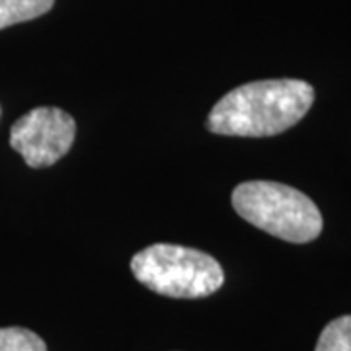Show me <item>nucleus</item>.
Wrapping results in <instances>:
<instances>
[{"mask_svg": "<svg viewBox=\"0 0 351 351\" xmlns=\"http://www.w3.org/2000/svg\"><path fill=\"white\" fill-rule=\"evenodd\" d=\"M314 104L304 80H256L230 90L213 106L207 129L226 137H274L295 127Z\"/></svg>", "mask_w": 351, "mask_h": 351, "instance_id": "1", "label": "nucleus"}, {"mask_svg": "<svg viewBox=\"0 0 351 351\" xmlns=\"http://www.w3.org/2000/svg\"><path fill=\"white\" fill-rule=\"evenodd\" d=\"M232 207L256 228L293 244L313 242L324 226L320 209L308 195L279 182L239 184L232 191Z\"/></svg>", "mask_w": 351, "mask_h": 351, "instance_id": "2", "label": "nucleus"}, {"mask_svg": "<svg viewBox=\"0 0 351 351\" xmlns=\"http://www.w3.org/2000/svg\"><path fill=\"white\" fill-rule=\"evenodd\" d=\"M131 271L138 283L172 299H203L225 283V271L213 256L178 244H152L137 252Z\"/></svg>", "mask_w": 351, "mask_h": 351, "instance_id": "3", "label": "nucleus"}, {"mask_svg": "<svg viewBox=\"0 0 351 351\" xmlns=\"http://www.w3.org/2000/svg\"><path fill=\"white\" fill-rule=\"evenodd\" d=\"M76 121L59 108H36L22 115L10 129V147L29 168H47L71 151Z\"/></svg>", "mask_w": 351, "mask_h": 351, "instance_id": "4", "label": "nucleus"}, {"mask_svg": "<svg viewBox=\"0 0 351 351\" xmlns=\"http://www.w3.org/2000/svg\"><path fill=\"white\" fill-rule=\"evenodd\" d=\"M55 0H0V29L24 24L47 14Z\"/></svg>", "mask_w": 351, "mask_h": 351, "instance_id": "5", "label": "nucleus"}, {"mask_svg": "<svg viewBox=\"0 0 351 351\" xmlns=\"http://www.w3.org/2000/svg\"><path fill=\"white\" fill-rule=\"evenodd\" d=\"M314 351H351V314L328 322Z\"/></svg>", "mask_w": 351, "mask_h": 351, "instance_id": "6", "label": "nucleus"}, {"mask_svg": "<svg viewBox=\"0 0 351 351\" xmlns=\"http://www.w3.org/2000/svg\"><path fill=\"white\" fill-rule=\"evenodd\" d=\"M0 351H47V346L32 330L0 328Z\"/></svg>", "mask_w": 351, "mask_h": 351, "instance_id": "7", "label": "nucleus"}, {"mask_svg": "<svg viewBox=\"0 0 351 351\" xmlns=\"http://www.w3.org/2000/svg\"><path fill=\"white\" fill-rule=\"evenodd\" d=\"M0 113H2V110H0Z\"/></svg>", "mask_w": 351, "mask_h": 351, "instance_id": "8", "label": "nucleus"}]
</instances>
